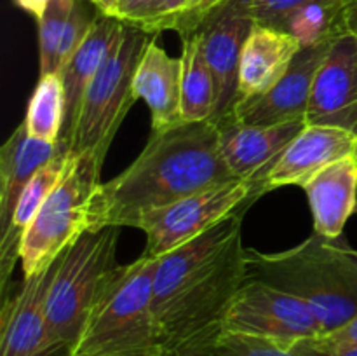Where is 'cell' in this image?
I'll list each match as a JSON object with an SVG mask.
<instances>
[{"mask_svg": "<svg viewBox=\"0 0 357 356\" xmlns=\"http://www.w3.org/2000/svg\"><path fill=\"white\" fill-rule=\"evenodd\" d=\"M357 136L340 128L309 124L295 136L264 181V194L286 185L303 187L317 173L354 156Z\"/></svg>", "mask_w": 357, "mask_h": 356, "instance_id": "cell-15", "label": "cell"}, {"mask_svg": "<svg viewBox=\"0 0 357 356\" xmlns=\"http://www.w3.org/2000/svg\"><path fill=\"white\" fill-rule=\"evenodd\" d=\"M344 20L347 30L357 35V0H344Z\"/></svg>", "mask_w": 357, "mask_h": 356, "instance_id": "cell-34", "label": "cell"}, {"mask_svg": "<svg viewBox=\"0 0 357 356\" xmlns=\"http://www.w3.org/2000/svg\"><path fill=\"white\" fill-rule=\"evenodd\" d=\"M314 220V234L340 239L345 223L357 209V161H337L303 185Z\"/></svg>", "mask_w": 357, "mask_h": 356, "instance_id": "cell-20", "label": "cell"}, {"mask_svg": "<svg viewBox=\"0 0 357 356\" xmlns=\"http://www.w3.org/2000/svg\"><path fill=\"white\" fill-rule=\"evenodd\" d=\"M157 260L142 255L110 272L66 356H159L152 314Z\"/></svg>", "mask_w": 357, "mask_h": 356, "instance_id": "cell-4", "label": "cell"}, {"mask_svg": "<svg viewBox=\"0 0 357 356\" xmlns=\"http://www.w3.org/2000/svg\"><path fill=\"white\" fill-rule=\"evenodd\" d=\"M230 2H234V0H192L187 9H185V13L181 14L180 20H178L174 31H178L180 35L195 31L211 14H215L222 7L229 6Z\"/></svg>", "mask_w": 357, "mask_h": 356, "instance_id": "cell-29", "label": "cell"}, {"mask_svg": "<svg viewBox=\"0 0 357 356\" xmlns=\"http://www.w3.org/2000/svg\"><path fill=\"white\" fill-rule=\"evenodd\" d=\"M136 100L150 110L152 131H164L183 122L181 115V59L160 47L157 35L146 45L132 80Z\"/></svg>", "mask_w": 357, "mask_h": 356, "instance_id": "cell-16", "label": "cell"}, {"mask_svg": "<svg viewBox=\"0 0 357 356\" xmlns=\"http://www.w3.org/2000/svg\"><path fill=\"white\" fill-rule=\"evenodd\" d=\"M119 229L87 230L59 255L47 292V323L63 355L75 344L94 300L117 267Z\"/></svg>", "mask_w": 357, "mask_h": 356, "instance_id": "cell-6", "label": "cell"}, {"mask_svg": "<svg viewBox=\"0 0 357 356\" xmlns=\"http://www.w3.org/2000/svg\"><path fill=\"white\" fill-rule=\"evenodd\" d=\"M255 23L282 30L293 14L319 0H244Z\"/></svg>", "mask_w": 357, "mask_h": 356, "instance_id": "cell-27", "label": "cell"}, {"mask_svg": "<svg viewBox=\"0 0 357 356\" xmlns=\"http://www.w3.org/2000/svg\"><path fill=\"white\" fill-rule=\"evenodd\" d=\"M202 356H303L296 348H282L278 342L253 335L225 332Z\"/></svg>", "mask_w": 357, "mask_h": 356, "instance_id": "cell-25", "label": "cell"}, {"mask_svg": "<svg viewBox=\"0 0 357 356\" xmlns=\"http://www.w3.org/2000/svg\"><path fill=\"white\" fill-rule=\"evenodd\" d=\"M58 150L59 143L31 138L23 122L3 143L0 149V234L9 227L26 185Z\"/></svg>", "mask_w": 357, "mask_h": 356, "instance_id": "cell-21", "label": "cell"}, {"mask_svg": "<svg viewBox=\"0 0 357 356\" xmlns=\"http://www.w3.org/2000/svg\"><path fill=\"white\" fill-rule=\"evenodd\" d=\"M257 199H260L257 187L251 181L236 178L164 208L150 209L135 223L136 229L146 234L143 255L152 258L164 257L204 234L232 213L239 209L248 212Z\"/></svg>", "mask_w": 357, "mask_h": 356, "instance_id": "cell-8", "label": "cell"}, {"mask_svg": "<svg viewBox=\"0 0 357 356\" xmlns=\"http://www.w3.org/2000/svg\"><path fill=\"white\" fill-rule=\"evenodd\" d=\"M190 2L192 0H162L146 34L159 35L160 31L174 30L178 20H180L181 14L185 13V9H187Z\"/></svg>", "mask_w": 357, "mask_h": 356, "instance_id": "cell-30", "label": "cell"}, {"mask_svg": "<svg viewBox=\"0 0 357 356\" xmlns=\"http://www.w3.org/2000/svg\"><path fill=\"white\" fill-rule=\"evenodd\" d=\"M255 21L244 0H234L208 17L197 34L202 52L218 89V108L213 122L222 124L232 115L239 96V65L244 42Z\"/></svg>", "mask_w": 357, "mask_h": 356, "instance_id": "cell-11", "label": "cell"}, {"mask_svg": "<svg viewBox=\"0 0 357 356\" xmlns=\"http://www.w3.org/2000/svg\"><path fill=\"white\" fill-rule=\"evenodd\" d=\"M244 213L157 260L152 314L159 356H202L225 334L227 313L250 279Z\"/></svg>", "mask_w": 357, "mask_h": 356, "instance_id": "cell-1", "label": "cell"}, {"mask_svg": "<svg viewBox=\"0 0 357 356\" xmlns=\"http://www.w3.org/2000/svg\"><path fill=\"white\" fill-rule=\"evenodd\" d=\"M236 180L220 154V126L213 121L181 122L152 131L139 156L94 191L87 230L135 227L150 209Z\"/></svg>", "mask_w": 357, "mask_h": 356, "instance_id": "cell-2", "label": "cell"}, {"mask_svg": "<svg viewBox=\"0 0 357 356\" xmlns=\"http://www.w3.org/2000/svg\"><path fill=\"white\" fill-rule=\"evenodd\" d=\"M94 7L89 0H75L72 14H70L68 21H66L65 31H63L61 44L58 49V58H56V73L61 72L73 56V52L79 49L82 40L86 38L87 31H89L91 24H93L94 17H96L98 9L91 10Z\"/></svg>", "mask_w": 357, "mask_h": 356, "instance_id": "cell-26", "label": "cell"}, {"mask_svg": "<svg viewBox=\"0 0 357 356\" xmlns=\"http://www.w3.org/2000/svg\"><path fill=\"white\" fill-rule=\"evenodd\" d=\"M225 332L253 335L293 349L324 334L316 311L300 297L248 279L225 318Z\"/></svg>", "mask_w": 357, "mask_h": 356, "instance_id": "cell-9", "label": "cell"}, {"mask_svg": "<svg viewBox=\"0 0 357 356\" xmlns=\"http://www.w3.org/2000/svg\"><path fill=\"white\" fill-rule=\"evenodd\" d=\"M303 356H357V348L347 349H323L314 344L312 341H303L295 346Z\"/></svg>", "mask_w": 357, "mask_h": 356, "instance_id": "cell-32", "label": "cell"}, {"mask_svg": "<svg viewBox=\"0 0 357 356\" xmlns=\"http://www.w3.org/2000/svg\"><path fill=\"white\" fill-rule=\"evenodd\" d=\"M101 168L103 164L93 156H77L61 184L38 209L21 239L24 278L51 265L87 232L91 199L100 185Z\"/></svg>", "mask_w": 357, "mask_h": 356, "instance_id": "cell-7", "label": "cell"}, {"mask_svg": "<svg viewBox=\"0 0 357 356\" xmlns=\"http://www.w3.org/2000/svg\"><path fill=\"white\" fill-rule=\"evenodd\" d=\"M337 241L312 234L278 253L248 248L250 279L300 297L319 316L323 335L337 332L357 316V250Z\"/></svg>", "mask_w": 357, "mask_h": 356, "instance_id": "cell-3", "label": "cell"}, {"mask_svg": "<svg viewBox=\"0 0 357 356\" xmlns=\"http://www.w3.org/2000/svg\"><path fill=\"white\" fill-rule=\"evenodd\" d=\"M162 0H119L115 17L131 27L149 30Z\"/></svg>", "mask_w": 357, "mask_h": 356, "instance_id": "cell-28", "label": "cell"}, {"mask_svg": "<svg viewBox=\"0 0 357 356\" xmlns=\"http://www.w3.org/2000/svg\"><path fill=\"white\" fill-rule=\"evenodd\" d=\"M124 28L126 23H122L121 20L98 10L82 44L73 52L65 68L58 73L63 80V86H65L66 98V117L61 140H65L72 131V126L75 122L77 114H79L80 101H82L87 87H89L91 80L96 77V73L100 72L108 56L112 54L117 42L121 40Z\"/></svg>", "mask_w": 357, "mask_h": 356, "instance_id": "cell-19", "label": "cell"}, {"mask_svg": "<svg viewBox=\"0 0 357 356\" xmlns=\"http://www.w3.org/2000/svg\"><path fill=\"white\" fill-rule=\"evenodd\" d=\"M307 121L275 126H248L227 119L220 126V154L234 178L251 181L264 195V181L286 147L305 128Z\"/></svg>", "mask_w": 357, "mask_h": 356, "instance_id": "cell-14", "label": "cell"}, {"mask_svg": "<svg viewBox=\"0 0 357 356\" xmlns=\"http://www.w3.org/2000/svg\"><path fill=\"white\" fill-rule=\"evenodd\" d=\"M77 154L68 145L59 142V150L47 164L40 168L21 194L9 227L0 234V288L6 292L14 265L21 260V239L24 230L33 222L51 192L58 187L75 163Z\"/></svg>", "mask_w": 357, "mask_h": 356, "instance_id": "cell-18", "label": "cell"}, {"mask_svg": "<svg viewBox=\"0 0 357 356\" xmlns=\"http://www.w3.org/2000/svg\"><path fill=\"white\" fill-rule=\"evenodd\" d=\"M307 122L340 128L357 136V35L352 31L338 35L321 63Z\"/></svg>", "mask_w": 357, "mask_h": 356, "instance_id": "cell-12", "label": "cell"}, {"mask_svg": "<svg viewBox=\"0 0 357 356\" xmlns=\"http://www.w3.org/2000/svg\"><path fill=\"white\" fill-rule=\"evenodd\" d=\"M66 117L65 86L58 73L38 77V82L28 100L24 129L31 138L59 143Z\"/></svg>", "mask_w": 357, "mask_h": 356, "instance_id": "cell-23", "label": "cell"}, {"mask_svg": "<svg viewBox=\"0 0 357 356\" xmlns=\"http://www.w3.org/2000/svg\"><path fill=\"white\" fill-rule=\"evenodd\" d=\"M316 346L323 349H347L357 348V316L352 321H349L345 327L338 328L337 332L323 335V337L312 339Z\"/></svg>", "mask_w": 357, "mask_h": 356, "instance_id": "cell-31", "label": "cell"}, {"mask_svg": "<svg viewBox=\"0 0 357 356\" xmlns=\"http://www.w3.org/2000/svg\"><path fill=\"white\" fill-rule=\"evenodd\" d=\"M94 7H96L100 13L108 14V16H114L117 13V6H119V0H89Z\"/></svg>", "mask_w": 357, "mask_h": 356, "instance_id": "cell-35", "label": "cell"}, {"mask_svg": "<svg viewBox=\"0 0 357 356\" xmlns=\"http://www.w3.org/2000/svg\"><path fill=\"white\" fill-rule=\"evenodd\" d=\"M75 0H51L38 27V77L56 73V58Z\"/></svg>", "mask_w": 357, "mask_h": 356, "instance_id": "cell-24", "label": "cell"}, {"mask_svg": "<svg viewBox=\"0 0 357 356\" xmlns=\"http://www.w3.org/2000/svg\"><path fill=\"white\" fill-rule=\"evenodd\" d=\"M14 6H17L20 9H23L24 13L31 14L35 20H40L44 16V13L47 10V6L51 0H13Z\"/></svg>", "mask_w": 357, "mask_h": 356, "instance_id": "cell-33", "label": "cell"}, {"mask_svg": "<svg viewBox=\"0 0 357 356\" xmlns=\"http://www.w3.org/2000/svg\"><path fill=\"white\" fill-rule=\"evenodd\" d=\"M354 159L357 161V147H356V150H354Z\"/></svg>", "mask_w": 357, "mask_h": 356, "instance_id": "cell-36", "label": "cell"}, {"mask_svg": "<svg viewBox=\"0 0 357 356\" xmlns=\"http://www.w3.org/2000/svg\"><path fill=\"white\" fill-rule=\"evenodd\" d=\"M300 49L302 44L293 35L255 23L241 54L237 103L271 91L286 75Z\"/></svg>", "mask_w": 357, "mask_h": 356, "instance_id": "cell-17", "label": "cell"}, {"mask_svg": "<svg viewBox=\"0 0 357 356\" xmlns=\"http://www.w3.org/2000/svg\"><path fill=\"white\" fill-rule=\"evenodd\" d=\"M153 35L126 24L124 34L80 101L72 131L65 140L77 156H93L103 164L117 129L129 114L136 96L132 80L146 45Z\"/></svg>", "mask_w": 357, "mask_h": 356, "instance_id": "cell-5", "label": "cell"}, {"mask_svg": "<svg viewBox=\"0 0 357 356\" xmlns=\"http://www.w3.org/2000/svg\"><path fill=\"white\" fill-rule=\"evenodd\" d=\"M180 59L183 122L213 121L218 108V89L197 31L181 35Z\"/></svg>", "mask_w": 357, "mask_h": 356, "instance_id": "cell-22", "label": "cell"}, {"mask_svg": "<svg viewBox=\"0 0 357 356\" xmlns=\"http://www.w3.org/2000/svg\"><path fill=\"white\" fill-rule=\"evenodd\" d=\"M58 258L23 278L13 292H2L0 356H66L56 348L47 323V292Z\"/></svg>", "mask_w": 357, "mask_h": 356, "instance_id": "cell-10", "label": "cell"}, {"mask_svg": "<svg viewBox=\"0 0 357 356\" xmlns=\"http://www.w3.org/2000/svg\"><path fill=\"white\" fill-rule=\"evenodd\" d=\"M333 40L302 47L286 75L261 96L248 98L234 107L229 119L248 126H275L307 121L314 79Z\"/></svg>", "mask_w": 357, "mask_h": 356, "instance_id": "cell-13", "label": "cell"}]
</instances>
